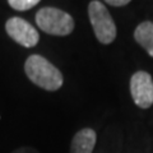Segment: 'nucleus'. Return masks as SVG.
Masks as SVG:
<instances>
[{"label": "nucleus", "instance_id": "1", "mask_svg": "<svg viewBox=\"0 0 153 153\" xmlns=\"http://www.w3.org/2000/svg\"><path fill=\"white\" fill-rule=\"evenodd\" d=\"M26 75L32 83L45 91L54 92L64 83L61 71L47 59L40 55H31L25 63Z\"/></svg>", "mask_w": 153, "mask_h": 153}, {"label": "nucleus", "instance_id": "2", "mask_svg": "<svg viewBox=\"0 0 153 153\" xmlns=\"http://www.w3.org/2000/svg\"><path fill=\"white\" fill-rule=\"evenodd\" d=\"M36 23L44 32L52 36H68L74 30L70 14L57 8L45 7L36 14Z\"/></svg>", "mask_w": 153, "mask_h": 153}, {"label": "nucleus", "instance_id": "3", "mask_svg": "<svg viewBox=\"0 0 153 153\" xmlns=\"http://www.w3.org/2000/svg\"><path fill=\"white\" fill-rule=\"evenodd\" d=\"M88 17L97 40L108 45L116 38V26L107 8L98 0H92L88 5Z\"/></svg>", "mask_w": 153, "mask_h": 153}, {"label": "nucleus", "instance_id": "4", "mask_svg": "<svg viewBox=\"0 0 153 153\" xmlns=\"http://www.w3.org/2000/svg\"><path fill=\"white\" fill-rule=\"evenodd\" d=\"M130 94L140 108H149L153 105V79L149 73L139 70L130 78Z\"/></svg>", "mask_w": 153, "mask_h": 153}, {"label": "nucleus", "instance_id": "5", "mask_svg": "<svg viewBox=\"0 0 153 153\" xmlns=\"http://www.w3.org/2000/svg\"><path fill=\"white\" fill-rule=\"evenodd\" d=\"M5 31L17 44L25 47H33L38 44L40 35L31 23L26 19L13 17L9 18L5 23Z\"/></svg>", "mask_w": 153, "mask_h": 153}, {"label": "nucleus", "instance_id": "6", "mask_svg": "<svg viewBox=\"0 0 153 153\" xmlns=\"http://www.w3.org/2000/svg\"><path fill=\"white\" fill-rule=\"evenodd\" d=\"M96 131L91 128L79 130L71 139L70 153H92L96 146Z\"/></svg>", "mask_w": 153, "mask_h": 153}, {"label": "nucleus", "instance_id": "7", "mask_svg": "<svg viewBox=\"0 0 153 153\" xmlns=\"http://www.w3.org/2000/svg\"><path fill=\"white\" fill-rule=\"evenodd\" d=\"M134 38L153 57V22H142L134 31Z\"/></svg>", "mask_w": 153, "mask_h": 153}, {"label": "nucleus", "instance_id": "8", "mask_svg": "<svg viewBox=\"0 0 153 153\" xmlns=\"http://www.w3.org/2000/svg\"><path fill=\"white\" fill-rule=\"evenodd\" d=\"M40 1L41 0H8L9 5H10L13 9H16V10H19V12L28 10V9L37 5Z\"/></svg>", "mask_w": 153, "mask_h": 153}, {"label": "nucleus", "instance_id": "9", "mask_svg": "<svg viewBox=\"0 0 153 153\" xmlns=\"http://www.w3.org/2000/svg\"><path fill=\"white\" fill-rule=\"evenodd\" d=\"M105 3H107L108 5H112V7H124L129 4L131 0H103Z\"/></svg>", "mask_w": 153, "mask_h": 153}, {"label": "nucleus", "instance_id": "10", "mask_svg": "<svg viewBox=\"0 0 153 153\" xmlns=\"http://www.w3.org/2000/svg\"><path fill=\"white\" fill-rule=\"evenodd\" d=\"M12 153H38V152L32 147H22V148H18V149L13 151Z\"/></svg>", "mask_w": 153, "mask_h": 153}]
</instances>
